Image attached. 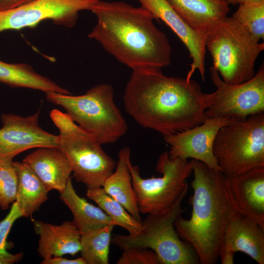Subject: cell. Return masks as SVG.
<instances>
[{
  "label": "cell",
  "mask_w": 264,
  "mask_h": 264,
  "mask_svg": "<svg viewBox=\"0 0 264 264\" xmlns=\"http://www.w3.org/2000/svg\"><path fill=\"white\" fill-rule=\"evenodd\" d=\"M205 94L192 79L167 76L161 68H140L132 70L123 103L139 125L164 136L205 121Z\"/></svg>",
  "instance_id": "6da1fadb"
},
{
  "label": "cell",
  "mask_w": 264,
  "mask_h": 264,
  "mask_svg": "<svg viewBox=\"0 0 264 264\" xmlns=\"http://www.w3.org/2000/svg\"><path fill=\"white\" fill-rule=\"evenodd\" d=\"M97 21L88 34L118 61L132 70L167 66L171 46L166 35L142 6L99 0L91 9Z\"/></svg>",
  "instance_id": "7a4b0ae2"
},
{
  "label": "cell",
  "mask_w": 264,
  "mask_h": 264,
  "mask_svg": "<svg viewBox=\"0 0 264 264\" xmlns=\"http://www.w3.org/2000/svg\"><path fill=\"white\" fill-rule=\"evenodd\" d=\"M192 160L191 216L186 220L180 215L175 227L179 237L193 247L200 264H215L219 259L230 210L225 176L221 171Z\"/></svg>",
  "instance_id": "3957f363"
},
{
  "label": "cell",
  "mask_w": 264,
  "mask_h": 264,
  "mask_svg": "<svg viewBox=\"0 0 264 264\" xmlns=\"http://www.w3.org/2000/svg\"><path fill=\"white\" fill-rule=\"evenodd\" d=\"M47 100L64 108L80 128L98 143H113L127 132L128 126L115 103L111 85L98 84L80 95L55 92L45 93Z\"/></svg>",
  "instance_id": "277c9868"
},
{
  "label": "cell",
  "mask_w": 264,
  "mask_h": 264,
  "mask_svg": "<svg viewBox=\"0 0 264 264\" xmlns=\"http://www.w3.org/2000/svg\"><path fill=\"white\" fill-rule=\"evenodd\" d=\"M206 48L214 66L223 82L238 84L252 78L255 62L264 49V43L256 40L232 17L226 16L207 31Z\"/></svg>",
  "instance_id": "5b68a950"
},
{
  "label": "cell",
  "mask_w": 264,
  "mask_h": 264,
  "mask_svg": "<svg viewBox=\"0 0 264 264\" xmlns=\"http://www.w3.org/2000/svg\"><path fill=\"white\" fill-rule=\"evenodd\" d=\"M50 117L59 130L58 147L66 157L75 180L88 189L102 187L116 162L66 113L54 109Z\"/></svg>",
  "instance_id": "8992f818"
},
{
  "label": "cell",
  "mask_w": 264,
  "mask_h": 264,
  "mask_svg": "<svg viewBox=\"0 0 264 264\" xmlns=\"http://www.w3.org/2000/svg\"><path fill=\"white\" fill-rule=\"evenodd\" d=\"M186 188L167 210L148 215L142 222L143 229L135 235H115L112 242L123 250L132 247L154 251L161 264H197L199 261L193 247L180 239L175 227L176 219L183 212L182 202L188 192Z\"/></svg>",
  "instance_id": "52a82bcc"
},
{
  "label": "cell",
  "mask_w": 264,
  "mask_h": 264,
  "mask_svg": "<svg viewBox=\"0 0 264 264\" xmlns=\"http://www.w3.org/2000/svg\"><path fill=\"white\" fill-rule=\"evenodd\" d=\"M124 149L140 213L155 214L167 210L188 187L186 180L193 172L192 160L171 158L165 151L160 155L155 166V170L162 176L143 178L138 167L132 164L130 148Z\"/></svg>",
  "instance_id": "ba28073f"
},
{
  "label": "cell",
  "mask_w": 264,
  "mask_h": 264,
  "mask_svg": "<svg viewBox=\"0 0 264 264\" xmlns=\"http://www.w3.org/2000/svg\"><path fill=\"white\" fill-rule=\"evenodd\" d=\"M213 150L226 177L264 167V112L222 127L216 136Z\"/></svg>",
  "instance_id": "9c48e42d"
},
{
  "label": "cell",
  "mask_w": 264,
  "mask_h": 264,
  "mask_svg": "<svg viewBox=\"0 0 264 264\" xmlns=\"http://www.w3.org/2000/svg\"><path fill=\"white\" fill-rule=\"evenodd\" d=\"M210 78L216 90L204 96L206 118L215 117L245 120L249 116L264 112V66L250 80L238 84L223 81L217 70L210 68Z\"/></svg>",
  "instance_id": "30bf717a"
},
{
  "label": "cell",
  "mask_w": 264,
  "mask_h": 264,
  "mask_svg": "<svg viewBox=\"0 0 264 264\" xmlns=\"http://www.w3.org/2000/svg\"><path fill=\"white\" fill-rule=\"evenodd\" d=\"M100 0H34L11 10L0 12V32L34 27L45 20L57 25L72 27L79 12L90 10Z\"/></svg>",
  "instance_id": "8fae6325"
},
{
  "label": "cell",
  "mask_w": 264,
  "mask_h": 264,
  "mask_svg": "<svg viewBox=\"0 0 264 264\" xmlns=\"http://www.w3.org/2000/svg\"><path fill=\"white\" fill-rule=\"evenodd\" d=\"M40 110L23 117L12 113L1 115L0 164L13 161L18 154L29 149L58 147L59 136L50 133L39 125Z\"/></svg>",
  "instance_id": "7c38bea8"
},
{
  "label": "cell",
  "mask_w": 264,
  "mask_h": 264,
  "mask_svg": "<svg viewBox=\"0 0 264 264\" xmlns=\"http://www.w3.org/2000/svg\"><path fill=\"white\" fill-rule=\"evenodd\" d=\"M234 121L225 117L207 118L193 128L163 136L170 146L169 157L197 160L216 171H221L213 154L214 142L220 129Z\"/></svg>",
  "instance_id": "4fadbf2b"
},
{
  "label": "cell",
  "mask_w": 264,
  "mask_h": 264,
  "mask_svg": "<svg viewBox=\"0 0 264 264\" xmlns=\"http://www.w3.org/2000/svg\"><path fill=\"white\" fill-rule=\"evenodd\" d=\"M230 202V213L219 255L221 263L234 264L235 253L240 251L258 264H264V228Z\"/></svg>",
  "instance_id": "5bb4252c"
},
{
  "label": "cell",
  "mask_w": 264,
  "mask_h": 264,
  "mask_svg": "<svg viewBox=\"0 0 264 264\" xmlns=\"http://www.w3.org/2000/svg\"><path fill=\"white\" fill-rule=\"evenodd\" d=\"M148 10L155 20L163 22L176 35L187 48L192 59L190 68L185 79L189 81L196 70L205 81V61L207 33L190 28L178 16L167 0H136Z\"/></svg>",
  "instance_id": "9a60e30c"
},
{
  "label": "cell",
  "mask_w": 264,
  "mask_h": 264,
  "mask_svg": "<svg viewBox=\"0 0 264 264\" xmlns=\"http://www.w3.org/2000/svg\"><path fill=\"white\" fill-rule=\"evenodd\" d=\"M232 205L264 228V167H256L225 178Z\"/></svg>",
  "instance_id": "2e32d148"
},
{
  "label": "cell",
  "mask_w": 264,
  "mask_h": 264,
  "mask_svg": "<svg viewBox=\"0 0 264 264\" xmlns=\"http://www.w3.org/2000/svg\"><path fill=\"white\" fill-rule=\"evenodd\" d=\"M22 162L34 172L48 192L55 190L62 192L72 172L66 157L57 147L38 148Z\"/></svg>",
  "instance_id": "e0dca14e"
},
{
  "label": "cell",
  "mask_w": 264,
  "mask_h": 264,
  "mask_svg": "<svg viewBox=\"0 0 264 264\" xmlns=\"http://www.w3.org/2000/svg\"><path fill=\"white\" fill-rule=\"evenodd\" d=\"M33 225L39 236L37 251L43 259L74 256L80 251L82 233L73 221L54 225L37 220H33Z\"/></svg>",
  "instance_id": "ac0fdd59"
},
{
  "label": "cell",
  "mask_w": 264,
  "mask_h": 264,
  "mask_svg": "<svg viewBox=\"0 0 264 264\" xmlns=\"http://www.w3.org/2000/svg\"><path fill=\"white\" fill-rule=\"evenodd\" d=\"M192 29L204 33L230 11L227 0H167Z\"/></svg>",
  "instance_id": "d6986e66"
},
{
  "label": "cell",
  "mask_w": 264,
  "mask_h": 264,
  "mask_svg": "<svg viewBox=\"0 0 264 264\" xmlns=\"http://www.w3.org/2000/svg\"><path fill=\"white\" fill-rule=\"evenodd\" d=\"M18 176V188L15 202L22 217L32 219L47 200L48 191L39 177L23 162L13 161Z\"/></svg>",
  "instance_id": "ffe728a7"
},
{
  "label": "cell",
  "mask_w": 264,
  "mask_h": 264,
  "mask_svg": "<svg viewBox=\"0 0 264 264\" xmlns=\"http://www.w3.org/2000/svg\"><path fill=\"white\" fill-rule=\"evenodd\" d=\"M60 198L71 211L73 221L82 234L113 223L99 206H94L77 194L70 178L60 193Z\"/></svg>",
  "instance_id": "44dd1931"
},
{
  "label": "cell",
  "mask_w": 264,
  "mask_h": 264,
  "mask_svg": "<svg viewBox=\"0 0 264 264\" xmlns=\"http://www.w3.org/2000/svg\"><path fill=\"white\" fill-rule=\"evenodd\" d=\"M0 82L10 86L25 88L43 91L62 94L71 93L48 77L34 70L25 63L9 64L0 61Z\"/></svg>",
  "instance_id": "7402d4cb"
},
{
  "label": "cell",
  "mask_w": 264,
  "mask_h": 264,
  "mask_svg": "<svg viewBox=\"0 0 264 264\" xmlns=\"http://www.w3.org/2000/svg\"><path fill=\"white\" fill-rule=\"evenodd\" d=\"M115 168V170L105 180L102 187L132 216L141 221L131 173L125 159L124 148L119 152Z\"/></svg>",
  "instance_id": "603a6c76"
},
{
  "label": "cell",
  "mask_w": 264,
  "mask_h": 264,
  "mask_svg": "<svg viewBox=\"0 0 264 264\" xmlns=\"http://www.w3.org/2000/svg\"><path fill=\"white\" fill-rule=\"evenodd\" d=\"M86 195L110 217L115 225L124 228L129 235H137L143 230L142 222L132 216L120 203L106 193L102 187L88 189Z\"/></svg>",
  "instance_id": "cb8c5ba5"
},
{
  "label": "cell",
  "mask_w": 264,
  "mask_h": 264,
  "mask_svg": "<svg viewBox=\"0 0 264 264\" xmlns=\"http://www.w3.org/2000/svg\"><path fill=\"white\" fill-rule=\"evenodd\" d=\"M115 226L110 223L82 234L80 252L87 264L109 263L111 234Z\"/></svg>",
  "instance_id": "d4e9b609"
},
{
  "label": "cell",
  "mask_w": 264,
  "mask_h": 264,
  "mask_svg": "<svg viewBox=\"0 0 264 264\" xmlns=\"http://www.w3.org/2000/svg\"><path fill=\"white\" fill-rule=\"evenodd\" d=\"M232 17L257 41L264 39V0L239 4Z\"/></svg>",
  "instance_id": "484cf974"
},
{
  "label": "cell",
  "mask_w": 264,
  "mask_h": 264,
  "mask_svg": "<svg viewBox=\"0 0 264 264\" xmlns=\"http://www.w3.org/2000/svg\"><path fill=\"white\" fill-rule=\"evenodd\" d=\"M18 176L13 161L0 164V207L7 209L16 198Z\"/></svg>",
  "instance_id": "4316f807"
},
{
  "label": "cell",
  "mask_w": 264,
  "mask_h": 264,
  "mask_svg": "<svg viewBox=\"0 0 264 264\" xmlns=\"http://www.w3.org/2000/svg\"><path fill=\"white\" fill-rule=\"evenodd\" d=\"M22 215L14 201L6 216L0 221V264H13L20 261L22 253L12 254L6 250V239L15 221Z\"/></svg>",
  "instance_id": "83f0119b"
},
{
  "label": "cell",
  "mask_w": 264,
  "mask_h": 264,
  "mask_svg": "<svg viewBox=\"0 0 264 264\" xmlns=\"http://www.w3.org/2000/svg\"><path fill=\"white\" fill-rule=\"evenodd\" d=\"M117 264H161L156 254L152 250L139 247L123 249Z\"/></svg>",
  "instance_id": "f1b7e54d"
},
{
  "label": "cell",
  "mask_w": 264,
  "mask_h": 264,
  "mask_svg": "<svg viewBox=\"0 0 264 264\" xmlns=\"http://www.w3.org/2000/svg\"><path fill=\"white\" fill-rule=\"evenodd\" d=\"M42 264H87L85 260L81 257L76 259L70 260L62 256H55L43 259Z\"/></svg>",
  "instance_id": "f546056e"
},
{
  "label": "cell",
  "mask_w": 264,
  "mask_h": 264,
  "mask_svg": "<svg viewBox=\"0 0 264 264\" xmlns=\"http://www.w3.org/2000/svg\"><path fill=\"white\" fill-rule=\"evenodd\" d=\"M34 0H0V12L21 6Z\"/></svg>",
  "instance_id": "4dcf8cb0"
},
{
  "label": "cell",
  "mask_w": 264,
  "mask_h": 264,
  "mask_svg": "<svg viewBox=\"0 0 264 264\" xmlns=\"http://www.w3.org/2000/svg\"><path fill=\"white\" fill-rule=\"evenodd\" d=\"M264 0H227L229 4L232 5H236L243 3L250 2H258L263 1Z\"/></svg>",
  "instance_id": "1f68e13d"
}]
</instances>
